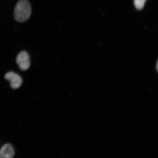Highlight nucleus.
Wrapping results in <instances>:
<instances>
[{
  "label": "nucleus",
  "mask_w": 158,
  "mask_h": 158,
  "mask_svg": "<svg viewBox=\"0 0 158 158\" xmlns=\"http://www.w3.org/2000/svg\"><path fill=\"white\" fill-rule=\"evenodd\" d=\"M31 13V5L27 0H19L15 9L14 17L15 20L19 23L27 21Z\"/></svg>",
  "instance_id": "1"
},
{
  "label": "nucleus",
  "mask_w": 158,
  "mask_h": 158,
  "mask_svg": "<svg viewBox=\"0 0 158 158\" xmlns=\"http://www.w3.org/2000/svg\"><path fill=\"white\" fill-rule=\"evenodd\" d=\"M16 62L22 70H27L30 67L31 62L29 55L25 51H22L17 55Z\"/></svg>",
  "instance_id": "2"
},
{
  "label": "nucleus",
  "mask_w": 158,
  "mask_h": 158,
  "mask_svg": "<svg viewBox=\"0 0 158 158\" xmlns=\"http://www.w3.org/2000/svg\"><path fill=\"white\" fill-rule=\"evenodd\" d=\"M5 78L10 82L11 88L14 89L19 88L22 84L23 80L21 77L13 72L7 73Z\"/></svg>",
  "instance_id": "3"
},
{
  "label": "nucleus",
  "mask_w": 158,
  "mask_h": 158,
  "mask_svg": "<svg viewBox=\"0 0 158 158\" xmlns=\"http://www.w3.org/2000/svg\"><path fill=\"white\" fill-rule=\"evenodd\" d=\"M14 155V150L9 144H5L0 150V158H11Z\"/></svg>",
  "instance_id": "4"
},
{
  "label": "nucleus",
  "mask_w": 158,
  "mask_h": 158,
  "mask_svg": "<svg viewBox=\"0 0 158 158\" xmlns=\"http://www.w3.org/2000/svg\"><path fill=\"white\" fill-rule=\"evenodd\" d=\"M146 0H134V5L136 9L141 10L143 8Z\"/></svg>",
  "instance_id": "5"
},
{
  "label": "nucleus",
  "mask_w": 158,
  "mask_h": 158,
  "mask_svg": "<svg viewBox=\"0 0 158 158\" xmlns=\"http://www.w3.org/2000/svg\"><path fill=\"white\" fill-rule=\"evenodd\" d=\"M158 63H157V70H158Z\"/></svg>",
  "instance_id": "6"
}]
</instances>
